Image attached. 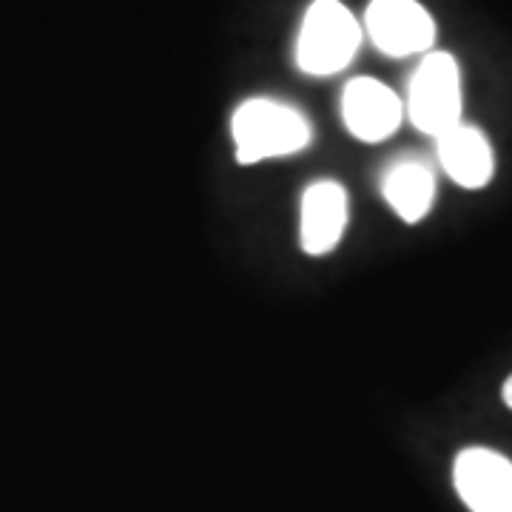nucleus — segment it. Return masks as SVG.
Listing matches in <instances>:
<instances>
[{
	"label": "nucleus",
	"instance_id": "nucleus-1",
	"mask_svg": "<svg viewBox=\"0 0 512 512\" xmlns=\"http://www.w3.org/2000/svg\"><path fill=\"white\" fill-rule=\"evenodd\" d=\"M231 137L239 165L291 157L311 146L313 128L308 117L288 103L271 97L245 100L231 117Z\"/></svg>",
	"mask_w": 512,
	"mask_h": 512
},
{
	"label": "nucleus",
	"instance_id": "nucleus-2",
	"mask_svg": "<svg viewBox=\"0 0 512 512\" xmlns=\"http://www.w3.org/2000/svg\"><path fill=\"white\" fill-rule=\"evenodd\" d=\"M362 43V26L342 0H313L296 37V63L305 74L342 72Z\"/></svg>",
	"mask_w": 512,
	"mask_h": 512
},
{
	"label": "nucleus",
	"instance_id": "nucleus-3",
	"mask_svg": "<svg viewBox=\"0 0 512 512\" xmlns=\"http://www.w3.org/2000/svg\"><path fill=\"white\" fill-rule=\"evenodd\" d=\"M407 117L421 134L439 137L461 123V69L447 52H427L407 86Z\"/></svg>",
	"mask_w": 512,
	"mask_h": 512
},
{
	"label": "nucleus",
	"instance_id": "nucleus-4",
	"mask_svg": "<svg viewBox=\"0 0 512 512\" xmlns=\"http://www.w3.org/2000/svg\"><path fill=\"white\" fill-rule=\"evenodd\" d=\"M365 29L387 57L427 55L436 40V23L419 0H373L365 12Z\"/></svg>",
	"mask_w": 512,
	"mask_h": 512
},
{
	"label": "nucleus",
	"instance_id": "nucleus-5",
	"mask_svg": "<svg viewBox=\"0 0 512 512\" xmlns=\"http://www.w3.org/2000/svg\"><path fill=\"white\" fill-rule=\"evenodd\" d=\"M453 484L470 512H512V461L490 447H467L453 461Z\"/></svg>",
	"mask_w": 512,
	"mask_h": 512
},
{
	"label": "nucleus",
	"instance_id": "nucleus-6",
	"mask_svg": "<svg viewBox=\"0 0 512 512\" xmlns=\"http://www.w3.org/2000/svg\"><path fill=\"white\" fill-rule=\"evenodd\" d=\"M404 103L393 89L373 77H356L342 94V120L362 143H382L402 126Z\"/></svg>",
	"mask_w": 512,
	"mask_h": 512
},
{
	"label": "nucleus",
	"instance_id": "nucleus-7",
	"mask_svg": "<svg viewBox=\"0 0 512 512\" xmlns=\"http://www.w3.org/2000/svg\"><path fill=\"white\" fill-rule=\"evenodd\" d=\"M350 220V202L345 185L336 180H319L305 188L299 205V242L308 256L330 254Z\"/></svg>",
	"mask_w": 512,
	"mask_h": 512
},
{
	"label": "nucleus",
	"instance_id": "nucleus-8",
	"mask_svg": "<svg viewBox=\"0 0 512 512\" xmlns=\"http://www.w3.org/2000/svg\"><path fill=\"white\" fill-rule=\"evenodd\" d=\"M436 154L444 174L461 188H484L495 174V151L487 134L470 123H456L436 137Z\"/></svg>",
	"mask_w": 512,
	"mask_h": 512
},
{
	"label": "nucleus",
	"instance_id": "nucleus-9",
	"mask_svg": "<svg viewBox=\"0 0 512 512\" xmlns=\"http://www.w3.org/2000/svg\"><path fill=\"white\" fill-rule=\"evenodd\" d=\"M382 197L407 225L421 222L436 200V174L421 157H399L384 168Z\"/></svg>",
	"mask_w": 512,
	"mask_h": 512
},
{
	"label": "nucleus",
	"instance_id": "nucleus-10",
	"mask_svg": "<svg viewBox=\"0 0 512 512\" xmlns=\"http://www.w3.org/2000/svg\"><path fill=\"white\" fill-rule=\"evenodd\" d=\"M501 399H504V404L512 410V373L507 376V382H504V387H501Z\"/></svg>",
	"mask_w": 512,
	"mask_h": 512
}]
</instances>
